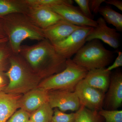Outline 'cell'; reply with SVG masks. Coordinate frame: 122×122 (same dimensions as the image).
Here are the masks:
<instances>
[{"label": "cell", "mask_w": 122, "mask_h": 122, "mask_svg": "<svg viewBox=\"0 0 122 122\" xmlns=\"http://www.w3.org/2000/svg\"><path fill=\"white\" fill-rule=\"evenodd\" d=\"M20 54L35 73L45 79L63 71L67 59L46 39L31 46H21Z\"/></svg>", "instance_id": "6da1fadb"}, {"label": "cell", "mask_w": 122, "mask_h": 122, "mask_svg": "<svg viewBox=\"0 0 122 122\" xmlns=\"http://www.w3.org/2000/svg\"><path fill=\"white\" fill-rule=\"evenodd\" d=\"M4 17L5 35L14 54L20 53L21 44L26 39L39 41L46 39L42 30L25 14H12Z\"/></svg>", "instance_id": "7a4b0ae2"}, {"label": "cell", "mask_w": 122, "mask_h": 122, "mask_svg": "<svg viewBox=\"0 0 122 122\" xmlns=\"http://www.w3.org/2000/svg\"><path fill=\"white\" fill-rule=\"evenodd\" d=\"M9 63V68L5 73L9 82L3 91L21 94L38 87L42 78L33 72L20 54H13Z\"/></svg>", "instance_id": "3957f363"}, {"label": "cell", "mask_w": 122, "mask_h": 122, "mask_svg": "<svg viewBox=\"0 0 122 122\" xmlns=\"http://www.w3.org/2000/svg\"><path fill=\"white\" fill-rule=\"evenodd\" d=\"M113 56V52L107 49L100 41L94 39L86 42L72 59L89 71L106 68L111 62Z\"/></svg>", "instance_id": "277c9868"}, {"label": "cell", "mask_w": 122, "mask_h": 122, "mask_svg": "<svg viewBox=\"0 0 122 122\" xmlns=\"http://www.w3.org/2000/svg\"><path fill=\"white\" fill-rule=\"evenodd\" d=\"M88 71L67 59L66 68L62 71L43 79L38 87L47 91L64 90L74 92L77 85L85 77Z\"/></svg>", "instance_id": "5b68a950"}, {"label": "cell", "mask_w": 122, "mask_h": 122, "mask_svg": "<svg viewBox=\"0 0 122 122\" xmlns=\"http://www.w3.org/2000/svg\"><path fill=\"white\" fill-rule=\"evenodd\" d=\"M94 28L82 26L66 38L53 45L59 54L66 59H71L86 42V39Z\"/></svg>", "instance_id": "8992f818"}, {"label": "cell", "mask_w": 122, "mask_h": 122, "mask_svg": "<svg viewBox=\"0 0 122 122\" xmlns=\"http://www.w3.org/2000/svg\"><path fill=\"white\" fill-rule=\"evenodd\" d=\"M74 92L81 106L98 112L102 109L106 93L87 85L83 79L77 85Z\"/></svg>", "instance_id": "52a82bcc"}, {"label": "cell", "mask_w": 122, "mask_h": 122, "mask_svg": "<svg viewBox=\"0 0 122 122\" xmlns=\"http://www.w3.org/2000/svg\"><path fill=\"white\" fill-rule=\"evenodd\" d=\"M48 102L52 109L58 108L63 112L77 111L81 106L74 92L64 90L48 91Z\"/></svg>", "instance_id": "ba28073f"}, {"label": "cell", "mask_w": 122, "mask_h": 122, "mask_svg": "<svg viewBox=\"0 0 122 122\" xmlns=\"http://www.w3.org/2000/svg\"><path fill=\"white\" fill-rule=\"evenodd\" d=\"M62 18L68 22L77 26L95 28L96 20H91L85 16L78 7L73 5H57L49 7Z\"/></svg>", "instance_id": "9c48e42d"}, {"label": "cell", "mask_w": 122, "mask_h": 122, "mask_svg": "<svg viewBox=\"0 0 122 122\" xmlns=\"http://www.w3.org/2000/svg\"><path fill=\"white\" fill-rule=\"evenodd\" d=\"M97 26L94 28L86 39L87 42L97 39L102 41L115 49L120 46V34L115 29L112 28L107 25L102 17L96 20Z\"/></svg>", "instance_id": "30bf717a"}, {"label": "cell", "mask_w": 122, "mask_h": 122, "mask_svg": "<svg viewBox=\"0 0 122 122\" xmlns=\"http://www.w3.org/2000/svg\"><path fill=\"white\" fill-rule=\"evenodd\" d=\"M105 94L103 107L105 109L117 110L122 105V73L120 71L112 74L110 82Z\"/></svg>", "instance_id": "8fae6325"}, {"label": "cell", "mask_w": 122, "mask_h": 122, "mask_svg": "<svg viewBox=\"0 0 122 122\" xmlns=\"http://www.w3.org/2000/svg\"><path fill=\"white\" fill-rule=\"evenodd\" d=\"M28 7L25 15L42 30L64 20L49 7Z\"/></svg>", "instance_id": "7c38bea8"}, {"label": "cell", "mask_w": 122, "mask_h": 122, "mask_svg": "<svg viewBox=\"0 0 122 122\" xmlns=\"http://www.w3.org/2000/svg\"><path fill=\"white\" fill-rule=\"evenodd\" d=\"M48 91L37 87L24 94L18 101L19 108L30 114L48 102Z\"/></svg>", "instance_id": "4fadbf2b"}, {"label": "cell", "mask_w": 122, "mask_h": 122, "mask_svg": "<svg viewBox=\"0 0 122 122\" xmlns=\"http://www.w3.org/2000/svg\"><path fill=\"white\" fill-rule=\"evenodd\" d=\"M81 27L63 20L42 30L45 39L54 45L64 40Z\"/></svg>", "instance_id": "5bb4252c"}, {"label": "cell", "mask_w": 122, "mask_h": 122, "mask_svg": "<svg viewBox=\"0 0 122 122\" xmlns=\"http://www.w3.org/2000/svg\"><path fill=\"white\" fill-rule=\"evenodd\" d=\"M111 73L106 68L91 70L88 71L83 80L87 85L106 93L109 88Z\"/></svg>", "instance_id": "9a60e30c"}, {"label": "cell", "mask_w": 122, "mask_h": 122, "mask_svg": "<svg viewBox=\"0 0 122 122\" xmlns=\"http://www.w3.org/2000/svg\"><path fill=\"white\" fill-rule=\"evenodd\" d=\"M21 94L0 92V122H6L19 108L18 101Z\"/></svg>", "instance_id": "2e32d148"}, {"label": "cell", "mask_w": 122, "mask_h": 122, "mask_svg": "<svg viewBox=\"0 0 122 122\" xmlns=\"http://www.w3.org/2000/svg\"><path fill=\"white\" fill-rule=\"evenodd\" d=\"M28 8L22 0H0V16L14 13L25 14Z\"/></svg>", "instance_id": "e0dca14e"}, {"label": "cell", "mask_w": 122, "mask_h": 122, "mask_svg": "<svg viewBox=\"0 0 122 122\" xmlns=\"http://www.w3.org/2000/svg\"><path fill=\"white\" fill-rule=\"evenodd\" d=\"M98 13L106 23L115 27L117 31H122V15L108 5L100 7Z\"/></svg>", "instance_id": "ac0fdd59"}, {"label": "cell", "mask_w": 122, "mask_h": 122, "mask_svg": "<svg viewBox=\"0 0 122 122\" xmlns=\"http://www.w3.org/2000/svg\"><path fill=\"white\" fill-rule=\"evenodd\" d=\"M75 114V122H105L98 112L92 110L83 106H81Z\"/></svg>", "instance_id": "d6986e66"}, {"label": "cell", "mask_w": 122, "mask_h": 122, "mask_svg": "<svg viewBox=\"0 0 122 122\" xmlns=\"http://www.w3.org/2000/svg\"><path fill=\"white\" fill-rule=\"evenodd\" d=\"M48 102L30 114L29 120L37 122H51L54 111Z\"/></svg>", "instance_id": "ffe728a7"}, {"label": "cell", "mask_w": 122, "mask_h": 122, "mask_svg": "<svg viewBox=\"0 0 122 122\" xmlns=\"http://www.w3.org/2000/svg\"><path fill=\"white\" fill-rule=\"evenodd\" d=\"M23 2L29 7L36 8L48 7L57 5H66L67 0H22Z\"/></svg>", "instance_id": "44dd1931"}, {"label": "cell", "mask_w": 122, "mask_h": 122, "mask_svg": "<svg viewBox=\"0 0 122 122\" xmlns=\"http://www.w3.org/2000/svg\"><path fill=\"white\" fill-rule=\"evenodd\" d=\"M99 113L104 118L105 122H122V111L102 109Z\"/></svg>", "instance_id": "7402d4cb"}, {"label": "cell", "mask_w": 122, "mask_h": 122, "mask_svg": "<svg viewBox=\"0 0 122 122\" xmlns=\"http://www.w3.org/2000/svg\"><path fill=\"white\" fill-rule=\"evenodd\" d=\"M8 42L4 46L0 47V73L4 70L7 61L13 54Z\"/></svg>", "instance_id": "603a6c76"}, {"label": "cell", "mask_w": 122, "mask_h": 122, "mask_svg": "<svg viewBox=\"0 0 122 122\" xmlns=\"http://www.w3.org/2000/svg\"><path fill=\"white\" fill-rule=\"evenodd\" d=\"M75 113L66 114L55 108L51 122H75Z\"/></svg>", "instance_id": "cb8c5ba5"}, {"label": "cell", "mask_w": 122, "mask_h": 122, "mask_svg": "<svg viewBox=\"0 0 122 122\" xmlns=\"http://www.w3.org/2000/svg\"><path fill=\"white\" fill-rule=\"evenodd\" d=\"M30 113L22 109L15 112L6 122H27L29 120Z\"/></svg>", "instance_id": "d4e9b609"}, {"label": "cell", "mask_w": 122, "mask_h": 122, "mask_svg": "<svg viewBox=\"0 0 122 122\" xmlns=\"http://www.w3.org/2000/svg\"><path fill=\"white\" fill-rule=\"evenodd\" d=\"M75 2L78 5L79 8L86 17L94 20V16L92 13L89 5V0H75Z\"/></svg>", "instance_id": "484cf974"}, {"label": "cell", "mask_w": 122, "mask_h": 122, "mask_svg": "<svg viewBox=\"0 0 122 122\" xmlns=\"http://www.w3.org/2000/svg\"><path fill=\"white\" fill-rule=\"evenodd\" d=\"M105 0H89L90 8L91 12L97 14L98 13L101 5Z\"/></svg>", "instance_id": "4316f807"}, {"label": "cell", "mask_w": 122, "mask_h": 122, "mask_svg": "<svg viewBox=\"0 0 122 122\" xmlns=\"http://www.w3.org/2000/svg\"><path fill=\"white\" fill-rule=\"evenodd\" d=\"M122 66V52L119 51L118 52V55L113 64L107 68L108 71L111 72L112 71L119 67Z\"/></svg>", "instance_id": "83f0119b"}, {"label": "cell", "mask_w": 122, "mask_h": 122, "mask_svg": "<svg viewBox=\"0 0 122 122\" xmlns=\"http://www.w3.org/2000/svg\"><path fill=\"white\" fill-rule=\"evenodd\" d=\"M105 2L108 4L112 5L116 7L120 11H122V1L120 0H107Z\"/></svg>", "instance_id": "f1b7e54d"}, {"label": "cell", "mask_w": 122, "mask_h": 122, "mask_svg": "<svg viewBox=\"0 0 122 122\" xmlns=\"http://www.w3.org/2000/svg\"><path fill=\"white\" fill-rule=\"evenodd\" d=\"M6 86V85L5 83V81L4 78L0 74V86Z\"/></svg>", "instance_id": "f546056e"}, {"label": "cell", "mask_w": 122, "mask_h": 122, "mask_svg": "<svg viewBox=\"0 0 122 122\" xmlns=\"http://www.w3.org/2000/svg\"><path fill=\"white\" fill-rule=\"evenodd\" d=\"M7 41H8V39L7 37L0 39V44Z\"/></svg>", "instance_id": "4dcf8cb0"}, {"label": "cell", "mask_w": 122, "mask_h": 122, "mask_svg": "<svg viewBox=\"0 0 122 122\" xmlns=\"http://www.w3.org/2000/svg\"><path fill=\"white\" fill-rule=\"evenodd\" d=\"M6 86H0V92L4 90V89Z\"/></svg>", "instance_id": "1f68e13d"}, {"label": "cell", "mask_w": 122, "mask_h": 122, "mask_svg": "<svg viewBox=\"0 0 122 122\" xmlns=\"http://www.w3.org/2000/svg\"><path fill=\"white\" fill-rule=\"evenodd\" d=\"M1 31H0V37L1 38H6L4 37L3 36H2V35L1 34ZM0 39H1V38H0Z\"/></svg>", "instance_id": "d6a6232c"}, {"label": "cell", "mask_w": 122, "mask_h": 122, "mask_svg": "<svg viewBox=\"0 0 122 122\" xmlns=\"http://www.w3.org/2000/svg\"><path fill=\"white\" fill-rule=\"evenodd\" d=\"M34 122V121H32V120H29V121H28V122Z\"/></svg>", "instance_id": "836d02e7"}]
</instances>
